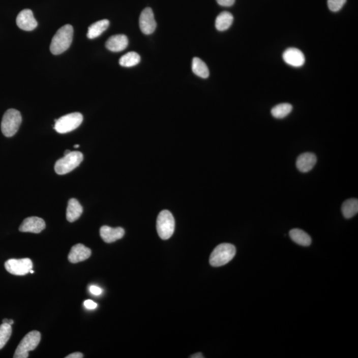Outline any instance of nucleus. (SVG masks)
<instances>
[{
    "label": "nucleus",
    "instance_id": "f257e3e1",
    "mask_svg": "<svg viewBox=\"0 0 358 358\" xmlns=\"http://www.w3.org/2000/svg\"><path fill=\"white\" fill-rule=\"evenodd\" d=\"M73 27L67 24L60 28L52 39L50 50L54 55L62 54L71 46L73 38Z\"/></svg>",
    "mask_w": 358,
    "mask_h": 358
},
{
    "label": "nucleus",
    "instance_id": "f03ea898",
    "mask_svg": "<svg viewBox=\"0 0 358 358\" xmlns=\"http://www.w3.org/2000/svg\"><path fill=\"white\" fill-rule=\"evenodd\" d=\"M236 253V249L232 244H220L212 252L210 256V264L213 267H221L232 260Z\"/></svg>",
    "mask_w": 358,
    "mask_h": 358
},
{
    "label": "nucleus",
    "instance_id": "7ed1b4c3",
    "mask_svg": "<svg viewBox=\"0 0 358 358\" xmlns=\"http://www.w3.org/2000/svg\"><path fill=\"white\" fill-rule=\"evenodd\" d=\"M22 122L21 113L15 109H10L4 113L1 124L2 132L6 137L14 136Z\"/></svg>",
    "mask_w": 358,
    "mask_h": 358
},
{
    "label": "nucleus",
    "instance_id": "20e7f679",
    "mask_svg": "<svg viewBox=\"0 0 358 358\" xmlns=\"http://www.w3.org/2000/svg\"><path fill=\"white\" fill-rule=\"evenodd\" d=\"M83 161V155L79 152H71L70 154L58 159L54 165L56 174L63 175L73 171Z\"/></svg>",
    "mask_w": 358,
    "mask_h": 358
},
{
    "label": "nucleus",
    "instance_id": "39448f33",
    "mask_svg": "<svg viewBox=\"0 0 358 358\" xmlns=\"http://www.w3.org/2000/svg\"><path fill=\"white\" fill-rule=\"evenodd\" d=\"M83 116L78 112L63 115L59 119L54 120V129L58 134H67L76 130L82 123Z\"/></svg>",
    "mask_w": 358,
    "mask_h": 358
},
{
    "label": "nucleus",
    "instance_id": "423d86ee",
    "mask_svg": "<svg viewBox=\"0 0 358 358\" xmlns=\"http://www.w3.org/2000/svg\"><path fill=\"white\" fill-rule=\"evenodd\" d=\"M175 227L174 218L171 212L165 210L157 217V231L162 240L169 239L173 234Z\"/></svg>",
    "mask_w": 358,
    "mask_h": 358
},
{
    "label": "nucleus",
    "instance_id": "0eeeda50",
    "mask_svg": "<svg viewBox=\"0 0 358 358\" xmlns=\"http://www.w3.org/2000/svg\"><path fill=\"white\" fill-rule=\"evenodd\" d=\"M41 334L38 331L30 332L26 335L15 350L14 358H27L29 351L34 350L41 341Z\"/></svg>",
    "mask_w": 358,
    "mask_h": 358
},
{
    "label": "nucleus",
    "instance_id": "6e6552de",
    "mask_svg": "<svg viewBox=\"0 0 358 358\" xmlns=\"http://www.w3.org/2000/svg\"><path fill=\"white\" fill-rule=\"evenodd\" d=\"M6 270L14 276H23L29 274L32 270L33 263L29 258L11 259L5 263Z\"/></svg>",
    "mask_w": 358,
    "mask_h": 358
},
{
    "label": "nucleus",
    "instance_id": "1a4fd4ad",
    "mask_svg": "<svg viewBox=\"0 0 358 358\" xmlns=\"http://www.w3.org/2000/svg\"><path fill=\"white\" fill-rule=\"evenodd\" d=\"M139 27L145 35L152 34L157 27L154 14L150 8L144 9L139 17Z\"/></svg>",
    "mask_w": 358,
    "mask_h": 358
},
{
    "label": "nucleus",
    "instance_id": "9d476101",
    "mask_svg": "<svg viewBox=\"0 0 358 358\" xmlns=\"http://www.w3.org/2000/svg\"><path fill=\"white\" fill-rule=\"evenodd\" d=\"M17 25L21 29L30 32L38 27V21L35 19L32 11L25 9L21 11L17 15L16 19Z\"/></svg>",
    "mask_w": 358,
    "mask_h": 358
},
{
    "label": "nucleus",
    "instance_id": "9b49d317",
    "mask_svg": "<svg viewBox=\"0 0 358 358\" xmlns=\"http://www.w3.org/2000/svg\"><path fill=\"white\" fill-rule=\"evenodd\" d=\"M46 224L42 218L32 217L26 218L19 226V230L21 232L39 233L45 228Z\"/></svg>",
    "mask_w": 358,
    "mask_h": 358
},
{
    "label": "nucleus",
    "instance_id": "f8f14e48",
    "mask_svg": "<svg viewBox=\"0 0 358 358\" xmlns=\"http://www.w3.org/2000/svg\"><path fill=\"white\" fill-rule=\"evenodd\" d=\"M284 61L290 66L294 67H302L305 63V57L303 52L296 48H289L283 54Z\"/></svg>",
    "mask_w": 358,
    "mask_h": 358
},
{
    "label": "nucleus",
    "instance_id": "ddd939ff",
    "mask_svg": "<svg viewBox=\"0 0 358 358\" xmlns=\"http://www.w3.org/2000/svg\"><path fill=\"white\" fill-rule=\"evenodd\" d=\"M92 254L91 249L81 244H76L71 248L68 259L72 263H76L88 259Z\"/></svg>",
    "mask_w": 358,
    "mask_h": 358
},
{
    "label": "nucleus",
    "instance_id": "4468645a",
    "mask_svg": "<svg viewBox=\"0 0 358 358\" xmlns=\"http://www.w3.org/2000/svg\"><path fill=\"white\" fill-rule=\"evenodd\" d=\"M100 236L106 243H112L117 240L122 239L125 234V230L123 228H111L110 226H103L100 230Z\"/></svg>",
    "mask_w": 358,
    "mask_h": 358
},
{
    "label": "nucleus",
    "instance_id": "2eb2a0df",
    "mask_svg": "<svg viewBox=\"0 0 358 358\" xmlns=\"http://www.w3.org/2000/svg\"><path fill=\"white\" fill-rule=\"evenodd\" d=\"M317 161V157L313 153H304L296 159V167L302 172H308L313 169Z\"/></svg>",
    "mask_w": 358,
    "mask_h": 358
},
{
    "label": "nucleus",
    "instance_id": "dca6fc26",
    "mask_svg": "<svg viewBox=\"0 0 358 358\" xmlns=\"http://www.w3.org/2000/svg\"><path fill=\"white\" fill-rule=\"evenodd\" d=\"M128 45V39L125 35H115L108 39L106 47L109 51L120 52L125 50Z\"/></svg>",
    "mask_w": 358,
    "mask_h": 358
},
{
    "label": "nucleus",
    "instance_id": "f3484780",
    "mask_svg": "<svg viewBox=\"0 0 358 358\" xmlns=\"http://www.w3.org/2000/svg\"><path fill=\"white\" fill-rule=\"evenodd\" d=\"M83 213V208L80 202L75 198H71L68 202L67 209V219L70 222H73L80 217Z\"/></svg>",
    "mask_w": 358,
    "mask_h": 358
},
{
    "label": "nucleus",
    "instance_id": "a211bd4d",
    "mask_svg": "<svg viewBox=\"0 0 358 358\" xmlns=\"http://www.w3.org/2000/svg\"><path fill=\"white\" fill-rule=\"evenodd\" d=\"M109 25H110V21L108 19H102V20L92 24L88 27L87 37L90 39L97 38L108 29Z\"/></svg>",
    "mask_w": 358,
    "mask_h": 358
},
{
    "label": "nucleus",
    "instance_id": "6ab92c4d",
    "mask_svg": "<svg viewBox=\"0 0 358 358\" xmlns=\"http://www.w3.org/2000/svg\"><path fill=\"white\" fill-rule=\"evenodd\" d=\"M290 237L296 244L302 246H309L312 243L311 236L301 229L294 228L289 231Z\"/></svg>",
    "mask_w": 358,
    "mask_h": 358
},
{
    "label": "nucleus",
    "instance_id": "aec40b11",
    "mask_svg": "<svg viewBox=\"0 0 358 358\" xmlns=\"http://www.w3.org/2000/svg\"><path fill=\"white\" fill-rule=\"evenodd\" d=\"M233 21V17L231 13L223 12L220 13L216 19L215 26L218 31L224 32L230 27Z\"/></svg>",
    "mask_w": 358,
    "mask_h": 358
},
{
    "label": "nucleus",
    "instance_id": "412c9836",
    "mask_svg": "<svg viewBox=\"0 0 358 358\" xmlns=\"http://www.w3.org/2000/svg\"><path fill=\"white\" fill-rule=\"evenodd\" d=\"M342 212L344 217L347 219L352 218L358 213V200L355 198H350L344 201L342 206Z\"/></svg>",
    "mask_w": 358,
    "mask_h": 358
},
{
    "label": "nucleus",
    "instance_id": "4be33fe9",
    "mask_svg": "<svg viewBox=\"0 0 358 358\" xmlns=\"http://www.w3.org/2000/svg\"><path fill=\"white\" fill-rule=\"evenodd\" d=\"M192 70L194 74L200 78H207L210 73L209 69L206 63L199 58L194 57L192 62Z\"/></svg>",
    "mask_w": 358,
    "mask_h": 358
},
{
    "label": "nucleus",
    "instance_id": "5701e85b",
    "mask_svg": "<svg viewBox=\"0 0 358 358\" xmlns=\"http://www.w3.org/2000/svg\"><path fill=\"white\" fill-rule=\"evenodd\" d=\"M141 57L135 52H129L120 58L119 63L122 67H132L139 64Z\"/></svg>",
    "mask_w": 358,
    "mask_h": 358
},
{
    "label": "nucleus",
    "instance_id": "b1692460",
    "mask_svg": "<svg viewBox=\"0 0 358 358\" xmlns=\"http://www.w3.org/2000/svg\"><path fill=\"white\" fill-rule=\"evenodd\" d=\"M292 106L289 103H283L277 105L272 108V114L277 119H282L287 117L292 112Z\"/></svg>",
    "mask_w": 358,
    "mask_h": 358
},
{
    "label": "nucleus",
    "instance_id": "393cba45",
    "mask_svg": "<svg viewBox=\"0 0 358 358\" xmlns=\"http://www.w3.org/2000/svg\"><path fill=\"white\" fill-rule=\"evenodd\" d=\"M12 333V325L6 324V323H3L0 325V350L7 344Z\"/></svg>",
    "mask_w": 358,
    "mask_h": 358
},
{
    "label": "nucleus",
    "instance_id": "a878e982",
    "mask_svg": "<svg viewBox=\"0 0 358 358\" xmlns=\"http://www.w3.org/2000/svg\"><path fill=\"white\" fill-rule=\"evenodd\" d=\"M346 0H328L329 10L333 12H337L344 7Z\"/></svg>",
    "mask_w": 358,
    "mask_h": 358
},
{
    "label": "nucleus",
    "instance_id": "bb28decb",
    "mask_svg": "<svg viewBox=\"0 0 358 358\" xmlns=\"http://www.w3.org/2000/svg\"><path fill=\"white\" fill-rule=\"evenodd\" d=\"M235 1V0H217V3L224 7H230L234 4Z\"/></svg>",
    "mask_w": 358,
    "mask_h": 358
},
{
    "label": "nucleus",
    "instance_id": "cd10ccee",
    "mask_svg": "<svg viewBox=\"0 0 358 358\" xmlns=\"http://www.w3.org/2000/svg\"><path fill=\"white\" fill-rule=\"evenodd\" d=\"M84 307L88 309H95L98 307V305L92 300H86L84 303Z\"/></svg>",
    "mask_w": 358,
    "mask_h": 358
},
{
    "label": "nucleus",
    "instance_id": "c85d7f7f",
    "mask_svg": "<svg viewBox=\"0 0 358 358\" xmlns=\"http://www.w3.org/2000/svg\"><path fill=\"white\" fill-rule=\"evenodd\" d=\"M90 291H91L92 294L97 296L100 295L102 293V290L100 287H97V286H91L90 287Z\"/></svg>",
    "mask_w": 358,
    "mask_h": 358
},
{
    "label": "nucleus",
    "instance_id": "c756f323",
    "mask_svg": "<svg viewBox=\"0 0 358 358\" xmlns=\"http://www.w3.org/2000/svg\"><path fill=\"white\" fill-rule=\"evenodd\" d=\"M83 357H84V355H83L82 353L75 352L73 353H71V354L67 355L66 358H82Z\"/></svg>",
    "mask_w": 358,
    "mask_h": 358
},
{
    "label": "nucleus",
    "instance_id": "7c9ffc66",
    "mask_svg": "<svg viewBox=\"0 0 358 358\" xmlns=\"http://www.w3.org/2000/svg\"><path fill=\"white\" fill-rule=\"evenodd\" d=\"M2 322L3 323H6V324L12 325L14 324V320L12 319H8V318H5V319H4L3 321H2Z\"/></svg>",
    "mask_w": 358,
    "mask_h": 358
},
{
    "label": "nucleus",
    "instance_id": "2f4dec72",
    "mask_svg": "<svg viewBox=\"0 0 358 358\" xmlns=\"http://www.w3.org/2000/svg\"><path fill=\"white\" fill-rule=\"evenodd\" d=\"M191 357H192V358H203V357H204V356H203L201 353H195V354L191 355Z\"/></svg>",
    "mask_w": 358,
    "mask_h": 358
},
{
    "label": "nucleus",
    "instance_id": "473e14b6",
    "mask_svg": "<svg viewBox=\"0 0 358 358\" xmlns=\"http://www.w3.org/2000/svg\"><path fill=\"white\" fill-rule=\"evenodd\" d=\"M71 152L70 150L65 151L64 155H65V156H67V155L70 154V153H71Z\"/></svg>",
    "mask_w": 358,
    "mask_h": 358
},
{
    "label": "nucleus",
    "instance_id": "72a5a7b5",
    "mask_svg": "<svg viewBox=\"0 0 358 358\" xmlns=\"http://www.w3.org/2000/svg\"><path fill=\"white\" fill-rule=\"evenodd\" d=\"M29 273H30V274H34V270H31L29 271Z\"/></svg>",
    "mask_w": 358,
    "mask_h": 358
},
{
    "label": "nucleus",
    "instance_id": "f704fd0d",
    "mask_svg": "<svg viewBox=\"0 0 358 358\" xmlns=\"http://www.w3.org/2000/svg\"><path fill=\"white\" fill-rule=\"evenodd\" d=\"M79 146H80L79 145H75V146H74V147L78 148V147H79Z\"/></svg>",
    "mask_w": 358,
    "mask_h": 358
}]
</instances>
